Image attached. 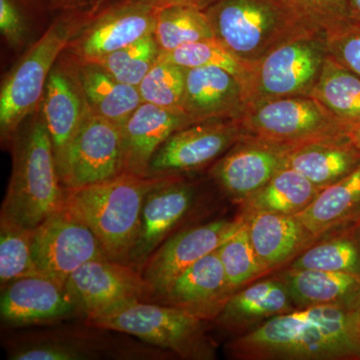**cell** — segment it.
<instances>
[{"instance_id": "cell-1", "label": "cell", "mask_w": 360, "mask_h": 360, "mask_svg": "<svg viewBox=\"0 0 360 360\" xmlns=\"http://www.w3.org/2000/svg\"><path fill=\"white\" fill-rule=\"evenodd\" d=\"M354 304L319 305L278 315L232 338L225 354L236 360H360Z\"/></svg>"}, {"instance_id": "cell-2", "label": "cell", "mask_w": 360, "mask_h": 360, "mask_svg": "<svg viewBox=\"0 0 360 360\" xmlns=\"http://www.w3.org/2000/svg\"><path fill=\"white\" fill-rule=\"evenodd\" d=\"M177 175L124 172L101 184L65 187L63 207L94 232L110 259L129 264L146 195Z\"/></svg>"}, {"instance_id": "cell-3", "label": "cell", "mask_w": 360, "mask_h": 360, "mask_svg": "<svg viewBox=\"0 0 360 360\" xmlns=\"http://www.w3.org/2000/svg\"><path fill=\"white\" fill-rule=\"evenodd\" d=\"M65 186L42 116L16 134L13 174L0 217L34 229L63 206Z\"/></svg>"}, {"instance_id": "cell-4", "label": "cell", "mask_w": 360, "mask_h": 360, "mask_svg": "<svg viewBox=\"0 0 360 360\" xmlns=\"http://www.w3.org/2000/svg\"><path fill=\"white\" fill-rule=\"evenodd\" d=\"M205 11L215 37L253 68L281 44L312 32L283 0H219Z\"/></svg>"}, {"instance_id": "cell-5", "label": "cell", "mask_w": 360, "mask_h": 360, "mask_svg": "<svg viewBox=\"0 0 360 360\" xmlns=\"http://www.w3.org/2000/svg\"><path fill=\"white\" fill-rule=\"evenodd\" d=\"M85 322L94 328L134 335L180 359H217V345L207 333L210 322L161 303L132 302Z\"/></svg>"}, {"instance_id": "cell-6", "label": "cell", "mask_w": 360, "mask_h": 360, "mask_svg": "<svg viewBox=\"0 0 360 360\" xmlns=\"http://www.w3.org/2000/svg\"><path fill=\"white\" fill-rule=\"evenodd\" d=\"M243 134L295 146L347 137L348 129L312 96L285 97L253 104L239 120Z\"/></svg>"}, {"instance_id": "cell-7", "label": "cell", "mask_w": 360, "mask_h": 360, "mask_svg": "<svg viewBox=\"0 0 360 360\" xmlns=\"http://www.w3.org/2000/svg\"><path fill=\"white\" fill-rule=\"evenodd\" d=\"M328 56L326 37L321 33H307L281 44L255 66L245 92L246 108L311 96Z\"/></svg>"}, {"instance_id": "cell-8", "label": "cell", "mask_w": 360, "mask_h": 360, "mask_svg": "<svg viewBox=\"0 0 360 360\" xmlns=\"http://www.w3.org/2000/svg\"><path fill=\"white\" fill-rule=\"evenodd\" d=\"M68 30L52 25L7 75L0 92L2 141L11 139L44 96L52 66L68 44Z\"/></svg>"}, {"instance_id": "cell-9", "label": "cell", "mask_w": 360, "mask_h": 360, "mask_svg": "<svg viewBox=\"0 0 360 360\" xmlns=\"http://www.w3.org/2000/svg\"><path fill=\"white\" fill-rule=\"evenodd\" d=\"M32 255L40 274L63 286L86 262L110 258L94 232L63 206L33 229Z\"/></svg>"}, {"instance_id": "cell-10", "label": "cell", "mask_w": 360, "mask_h": 360, "mask_svg": "<svg viewBox=\"0 0 360 360\" xmlns=\"http://www.w3.org/2000/svg\"><path fill=\"white\" fill-rule=\"evenodd\" d=\"M65 288L86 319L155 296L141 270L110 258L80 266L66 281Z\"/></svg>"}, {"instance_id": "cell-11", "label": "cell", "mask_w": 360, "mask_h": 360, "mask_svg": "<svg viewBox=\"0 0 360 360\" xmlns=\"http://www.w3.org/2000/svg\"><path fill=\"white\" fill-rule=\"evenodd\" d=\"M236 120L193 123L170 135L151 158L148 176L180 174L219 160L241 139Z\"/></svg>"}, {"instance_id": "cell-12", "label": "cell", "mask_w": 360, "mask_h": 360, "mask_svg": "<svg viewBox=\"0 0 360 360\" xmlns=\"http://www.w3.org/2000/svg\"><path fill=\"white\" fill-rule=\"evenodd\" d=\"M122 174V130L90 108L68 149L61 182L65 187L86 186Z\"/></svg>"}, {"instance_id": "cell-13", "label": "cell", "mask_w": 360, "mask_h": 360, "mask_svg": "<svg viewBox=\"0 0 360 360\" xmlns=\"http://www.w3.org/2000/svg\"><path fill=\"white\" fill-rule=\"evenodd\" d=\"M292 148L243 134L210 172L227 198L241 205L285 167Z\"/></svg>"}, {"instance_id": "cell-14", "label": "cell", "mask_w": 360, "mask_h": 360, "mask_svg": "<svg viewBox=\"0 0 360 360\" xmlns=\"http://www.w3.org/2000/svg\"><path fill=\"white\" fill-rule=\"evenodd\" d=\"M240 217L220 219L179 231L151 255L141 272L155 291L153 300L165 295L170 284L191 265L220 248L240 226Z\"/></svg>"}, {"instance_id": "cell-15", "label": "cell", "mask_w": 360, "mask_h": 360, "mask_svg": "<svg viewBox=\"0 0 360 360\" xmlns=\"http://www.w3.org/2000/svg\"><path fill=\"white\" fill-rule=\"evenodd\" d=\"M0 316L6 326L20 328L56 324L82 314L65 286L35 276L1 288Z\"/></svg>"}, {"instance_id": "cell-16", "label": "cell", "mask_w": 360, "mask_h": 360, "mask_svg": "<svg viewBox=\"0 0 360 360\" xmlns=\"http://www.w3.org/2000/svg\"><path fill=\"white\" fill-rule=\"evenodd\" d=\"M195 200V187L184 181L180 175L148 193L129 264L141 270L151 255L188 217Z\"/></svg>"}, {"instance_id": "cell-17", "label": "cell", "mask_w": 360, "mask_h": 360, "mask_svg": "<svg viewBox=\"0 0 360 360\" xmlns=\"http://www.w3.org/2000/svg\"><path fill=\"white\" fill-rule=\"evenodd\" d=\"M234 292L215 250L184 270L155 300L201 321L213 322Z\"/></svg>"}, {"instance_id": "cell-18", "label": "cell", "mask_w": 360, "mask_h": 360, "mask_svg": "<svg viewBox=\"0 0 360 360\" xmlns=\"http://www.w3.org/2000/svg\"><path fill=\"white\" fill-rule=\"evenodd\" d=\"M193 123L181 108L142 103L120 127L125 174L148 176L151 158L163 142Z\"/></svg>"}, {"instance_id": "cell-19", "label": "cell", "mask_w": 360, "mask_h": 360, "mask_svg": "<svg viewBox=\"0 0 360 360\" xmlns=\"http://www.w3.org/2000/svg\"><path fill=\"white\" fill-rule=\"evenodd\" d=\"M251 245L264 274L290 265L317 239L295 215L241 212Z\"/></svg>"}, {"instance_id": "cell-20", "label": "cell", "mask_w": 360, "mask_h": 360, "mask_svg": "<svg viewBox=\"0 0 360 360\" xmlns=\"http://www.w3.org/2000/svg\"><path fill=\"white\" fill-rule=\"evenodd\" d=\"M182 110L194 123L239 120L246 110L245 91L238 78L214 66L187 70Z\"/></svg>"}, {"instance_id": "cell-21", "label": "cell", "mask_w": 360, "mask_h": 360, "mask_svg": "<svg viewBox=\"0 0 360 360\" xmlns=\"http://www.w3.org/2000/svg\"><path fill=\"white\" fill-rule=\"evenodd\" d=\"M158 7L135 1L105 14L84 33L77 44L82 61L96 63L155 30Z\"/></svg>"}, {"instance_id": "cell-22", "label": "cell", "mask_w": 360, "mask_h": 360, "mask_svg": "<svg viewBox=\"0 0 360 360\" xmlns=\"http://www.w3.org/2000/svg\"><path fill=\"white\" fill-rule=\"evenodd\" d=\"M89 110L77 77L63 68H53L45 89L42 118L51 136L60 177L71 142Z\"/></svg>"}, {"instance_id": "cell-23", "label": "cell", "mask_w": 360, "mask_h": 360, "mask_svg": "<svg viewBox=\"0 0 360 360\" xmlns=\"http://www.w3.org/2000/svg\"><path fill=\"white\" fill-rule=\"evenodd\" d=\"M295 309L288 288L278 277L274 276L234 292L213 323L236 338Z\"/></svg>"}, {"instance_id": "cell-24", "label": "cell", "mask_w": 360, "mask_h": 360, "mask_svg": "<svg viewBox=\"0 0 360 360\" xmlns=\"http://www.w3.org/2000/svg\"><path fill=\"white\" fill-rule=\"evenodd\" d=\"M108 338L80 331L54 330L21 336L11 341L7 359L11 360H91L123 356Z\"/></svg>"}, {"instance_id": "cell-25", "label": "cell", "mask_w": 360, "mask_h": 360, "mask_svg": "<svg viewBox=\"0 0 360 360\" xmlns=\"http://www.w3.org/2000/svg\"><path fill=\"white\" fill-rule=\"evenodd\" d=\"M297 309L354 304L360 295V277L341 272L288 267L277 274Z\"/></svg>"}, {"instance_id": "cell-26", "label": "cell", "mask_w": 360, "mask_h": 360, "mask_svg": "<svg viewBox=\"0 0 360 360\" xmlns=\"http://www.w3.org/2000/svg\"><path fill=\"white\" fill-rule=\"evenodd\" d=\"M359 165V151L345 137L296 146L291 149L285 167L323 189L347 176Z\"/></svg>"}, {"instance_id": "cell-27", "label": "cell", "mask_w": 360, "mask_h": 360, "mask_svg": "<svg viewBox=\"0 0 360 360\" xmlns=\"http://www.w3.org/2000/svg\"><path fill=\"white\" fill-rule=\"evenodd\" d=\"M316 238L360 220V165L295 215Z\"/></svg>"}, {"instance_id": "cell-28", "label": "cell", "mask_w": 360, "mask_h": 360, "mask_svg": "<svg viewBox=\"0 0 360 360\" xmlns=\"http://www.w3.org/2000/svg\"><path fill=\"white\" fill-rule=\"evenodd\" d=\"M77 77L91 110L117 127L143 103L139 87L118 82L98 63L82 61Z\"/></svg>"}, {"instance_id": "cell-29", "label": "cell", "mask_w": 360, "mask_h": 360, "mask_svg": "<svg viewBox=\"0 0 360 360\" xmlns=\"http://www.w3.org/2000/svg\"><path fill=\"white\" fill-rule=\"evenodd\" d=\"M288 267L341 272L360 277V220L324 234Z\"/></svg>"}, {"instance_id": "cell-30", "label": "cell", "mask_w": 360, "mask_h": 360, "mask_svg": "<svg viewBox=\"0 0 360 360\" xmlns=\"http://www.w3.org/2000/svg\"><path fill=\"white\" fill-rule=\"evenodd\" d=\"M322 189L291 168L284 167L241 205V212H269L297 215Z\"/></svg>"}, {"instance_id": "cell-31", "label": "cell", "mask_w": 360, "mask_h": 360, "mask_svg": "<svg viewBox=\"0 0 360 360\" xmlns=\"http://www.w3.org/2000/svg\"><path fill=\"white\" fill-rule=\"evenodd\" d=\"M349 130L360 122V77L328 53L311 96Z\"/></svg>"}, {"instance_id": "cell-32", "label": "cell", "mask_w": 360, "mask_h": 360, "mask_svg": "<svg viewBox=\"0 0 360 360\" xmlns=\"http://www.w3.org/2000/svg\"><path fill=\"white\" fill-rule=\"evenodd\" d=\"M153 34L161 53L215 37L205 11L187 6H170L158 9Z\"/></svg>"}, {"instance_id": "cell-33", "label": "cell", "mask_w": 360, "mask_h": 360, "mask_svg": "<svg viewBox=\"0 0 360 360\" xmlns=\"http://www.w3.org/2000/svg\"><path fill=\"white\" fill-rule=\"evenodd\" d=\"M160 58L186 70L203 66L221 68L238 78L245 92L255 70L217 37L184 45L175 51L160 53Z\"/></svg>"}, {"instance_id": "cell-34", "label": "cell", "mask_w": 360, "mask_h": 360, "mask_svg": "<svg viewBox=\"0 0 360 360\" xmlns=\"http://www.w3.org/2000/svg\"><path fill=\"white\" fill-rule=\"evenodd\" d=\"M33 229L0 217V286L41 276L32 255Z\"/></svg>"}, {"instance_id": "cell-35", "label": "cell", "mask_w": 360, "mask_h": 360, "mask_svg": "<svg viewBox=\"0 0 360 360\" xmlns=\"http://www.w3.org/2000/svg\"><path fill=\"white\" fill-rule=\"evenodd\" d=\"M161 51L155 34L113 52L96 61L118 82L139 87L149 70L158 63Z\"/></svg>"}, {"instance_id": "cell-36", "label": "cell", "mask_w": 360, "mask_h": 360, "mask_svg": "<svg viewBox=\"0 0 360 360\" xmlns=\"http://www.w3.org/2000/svg\"><path fill=\"white\" fill-rule=\"evenodd\" d=\"M217 251L224 265L227 281L236 292L258 277L265 276L251 245L248 227L243 219L238 231Z\"/></svg>"}, {"instance_id": "cell-37", "label": "cell", "mask_w": 360, "mask_h": 360, "mask_svg": "<svg viewBox=\"0 0 360 360\" xmlns=\"http://www.w3.org/2000/svg\"><path fill=\"white\" fill-rule=\"evenodd\" d=\"M186 72V68L176 63L158 58L139 85L142 101L160 108L182 110Z\"/></svg>"}, {"instance_id": "cell-38", "label": "cell", "mask_w": 360, "mask_h": 360, "mask_svg": "<svg viewBox=\"0 0 360 360\" xmlns=\"http://www.w3.org/2000/svg\"><path fill=\"white\" fill-rule=\"evenodd\" d=\"M283 4L310 32L326 35L352 22L349 0H283Z\"/></svg>"}, {"instance_id": "cell-39", "label": "cell", "mask_w": 360, "mask_h": 360, "mask_svg": "<svg viewBox=\"0 0 360 360\" xmlns=\"http://www.w3.org/2000/svg\"><path fill=\"white\" fill-rule=\"evenodd\" d=\"M328 53L360 77V26L354 22L324 35Z\"/></svg>"}, {"instance_id": "cell-40", "label": "cell", "mask_w": 360, "mask_h": 360, "mask_svg": "<svg viewBox=\"0 0 360 360\" xmlns=\"http://www.w3.org/2000/svg\"><path fill=\"white\" fill-rule=\"evenodd\" d=\"M0 30L7 41L13 46L22 42L25 22L13 0H0Z\"/></svg>"}, {"instance_id": "cell-41", "label": "cell", "mask_w": 360, "mask_h": 360, "mask_svg": "<svg viewBox=\"0 0 360 360\" xmlns=\"http://www.w3.org/2000/svg\"><path fill=\"white\" fill-rule=\"evenodd\" d=\"M153 4L158 8L170 6H193L200 11H206L208 7L213 6L219 0H142Z\"/></svg>"}, {"instance_id": "cell-42", "label": "cell", "mask_w": 360, "mask_h": 360, "mask_svg": "<svg viewBox=\"0 0 360 360\" xmlns=\"http://www.w3.org/2000/svg\"><path fill=\"white\" fill-rule=\"evenodd\" d=\"M347 137L360 153V122L350 127L347 132Z\"/></svg>"}, {"instance_id": "cell-43", "label": "cell", "mask_w": 360, "mask_h": 360, "mask_svg": "<svg viewBox=\"0 0 360 360\" xmlns=\"http://www.w3.org/2000/svg\"><path fill=\"white\" fill-rule=\"evenodd\" d=\"M349 11L352 22L360 26V0H349Z\"/></svg>"}, {"instance_id": "cell-44", "label": "cell", "mask_w": 360, "mask_h": 360, "mask_svg": "<svg viewBox=\"0 0 360 360\" xmlns=\"http://www.w3.org/2000/svg\"><path fill=\"white\" fill-rule=\"evenodd\" d=\"M354 309L360 333V295L359 296V298H357L356 302H354Z\"/></svg>"}]
</instances>
